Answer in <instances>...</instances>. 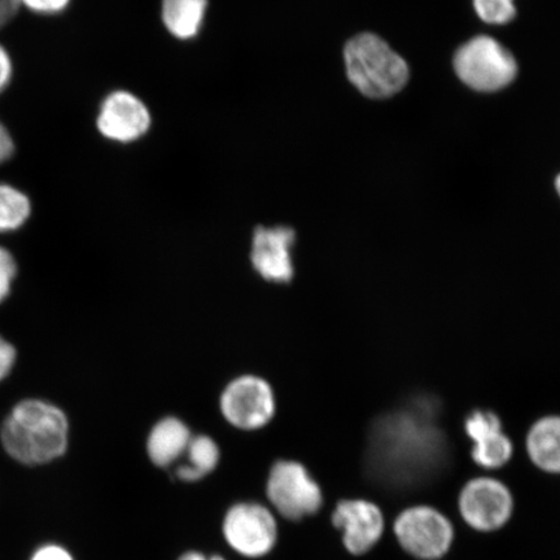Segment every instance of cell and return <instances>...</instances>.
<instances>
[{"label":"cell","instance_id":"obj_1","mask_svg":"<svg viewBox=\"0 0 560 560\" xmlns=\"http://www.w3.org/2000/svg\"><path fill=\"white\" fill-rule=\"evenodd\" d=\"M0 439L4 451L20 464H50L68 450V418L58 406L31 398L12 409L4 420Z\"/></svg>","mask_w":560,"mask_h":560},{"label":"cell","instance_id":"obj_2","mask_svg":"<svg viewBox=\"0 0 560 560\" xmlns=\"http://www.w3.org/2000/svg\"><path fill=\"white\" fill-rule=\"evenodd\" d=\"M345 58L350 82L373 100L400 93L409 81L406 61L375 34L355 35L346 46Z\"/></svg>","mask_w":560,"mask_h":560},{"label":"cell","instance_id":"obj_3","mask_svg":"<svg viewBox=\"0 0 560 560\" xmlns=\"http://www.w3.org/2000/svg\"><path fill=\"white\" fill-rule=\"evenodd\" d=\"M388 527L398 548L416 560L443 559L451 551L455 538L451 517L424 503L401 510Z\"/></svg>","mask_w":560,"mask_h":560},{"label":"cell","instance_id":"obj_4","mask_svg":"<svg viewBox=\"0 0 560 560\" xmlns=\"http://www.w3.org/2000/svg\"><path fill=\"white\" fill-rule=\"evenodd\" d=\"M457 516L468 529L494 534L514 515L515 500L510 487L497 475H475L457 494Z\"/></svg>","mask_w":560,"mask_h":560},{"label":"cell","instance_id":"obj_5","mask_svg":"<svg viewBox=\"0 0 560 560\" xmlns=\"http://www.w3.org/2000/svg\"><path fill=\"white\" fill-rule=\"evenodd\" d=\"M266 497L276 513L299 522L324 508V490L307 468L298 460L282 459L271 466L266 481Z\"/></svg>","mask_w":560,"mask_h":560},{"label":"cell","instance_id":"obj_6","mask_svg":"<svg viewBox=\"0 0 560 560\" xmlns=\"http://www.w3.org/2000/svg\"><path fill=\"white\" fill-rule=\"evenodd\" d=\"M454 68L462 82L481 93L509 86L517 74L514 56L487 35H480L462 46L455 54Z\"/></svg>","mask_w":560,"mask_h":560},{"label":"cell","instance_id":"obj_7","mask_svg":"<svg viewBox=\"0 0 560 560\" xmlns=\"http://www.w3.org/2000/svg\"><path fill=\"white\" fill-rule=\"evenodd\" d=\"M222 535L237 556L247 559L268 557L278 542L276 514L262 503L237 502L223 516Z\"/></svg>","mask_w":560,"mask_h":560},{"label":"cell","instance_id":"obj_8","mask_svg":"<svg viewBox=\"0 0 560 560\" xmlns=\"http://www.w3.org/2000/svg\"><path fill=\"white\" fill-rule=\"evenodd\" d=\"M331 524L341 536L342 549L353 558L370 555L388 527L383 509L365 497H347L336 502Z\"/></svg>","mask_w":560,"mask_h":560},{"label":"cell","instance_id":"obj_9","mask_svg":"<svg viewBox=\"0 0 560 560\" xmlns=\"http://www.w3.org/2000/svg\"><path fill=\"white\" fill-rule=\"evenodd\" d=\"M220 409L226 422L241 431H258L276 416L277 402L271 385L257 375H242L223 389Z\"/></svg>","mask_w":560,"mask_h":560},{"label":"cell","instance_id":"obj_10","mask_svg":"<svg viewBox=\"0 0 560 560\" xmlns=\"http://www.w3.org/2000/svg\"><path fill=\"white\" fill-rule=\"evenodd\" d=\"M464 431L471 441L468 457L478 471L500 472L515 457V444L495 411L474 409L465 418Z\"/></svg>","mask_w":560,"mask_h":560},{"label":"cell","instance_id":"obj_11","mask_svg":"<svg viewBox=\"0 0 560 560\" xmlns=\"http://www.w3.org/2000/svg\"><path fill=\"white\" fill-rule=\"evenodd\" d=\"M295 230L287 226L257 228L252 242L250 261L257 275L272 283H290L295 275L292 247Z\"/></svg>","mask_w":560,"mask_h":560},{"label":"cell","instance_id":"obj_12","mask_svg":"<svg viewBox=\"0 0 560 560\" xmlns=\"http://www.w3.org/2000/svg\"><path fill=\"white\" fill-rule=\"evenodd\" d=\"M150 124L145 105L126 91H116L105 97L96 120L97 130L103 137L121 143L142 137Z\"/></svg>","mask_w":560,"mask_h":560},{"label":"cell","instance_id":"obj_13","mask_svg":"<svg viewBox=\"0 0 560 560\" xmlns=\"http://www.w3.org/2000/svg\"><path fill=\"white\" fill-rule=\"evenodd\" d=\"M524 452L532 467L560 476V416L537 418L524 436Z\"/></svg>","mask_w":560,"mask_h":560},{"label":"cell","instance_id":"obj_14","mask_svg":"<svg viewBox=\"0 0 560 560\" xmlns=\"http://www.w3.org/2000/svg\"><path fill=\"white\" fill-rule=\"evenodd\" d=\"M191 439L190 429L179 418H163L152 427L147 439V454L156 467H171L186 454Z\"/></svg>","mask_w":560,"mask_h":560},{"label":"cell","instance_id":"obj_15","mask_svg":"<svg viewBox=\"0 0 560 560\" xmlns=\"http://www.w3.org/2000/svg\"><path fill=\"white\" fill-rule=\"evenodd\" d=\"M208 0H164V24L175 37L192 38L205 19Z\"/></svg>","mask_w":560,"mask_h":560},{"label":"cell","instance_id":"obj_16","mask_svg":"<svg viewBox=\"0 0 560 560\" xmlns=\"http://www.w3.org/2000/svg\"><path fill=\"white\" fill-rule=\"evenodd\" d=\"M186 454L190 464L180 466L177 470L178 479L184 482L200 481L220 465V446L207 435L192 436Z\"/></svg>","mask_w":560,"mask_h":560},{"label":"cell","instance_id":"obj_17","mask_svg":"<svg viewBox=\"0 0 560 560\" xmlns=\"http://www.w3.org/2000/svg\"><path fill=\"white\" fill-rule=\"evenodd\" d=\"M31 215L30 196L15 186L0 184V233L23 228Z\"/></svg>","mask_w":560,"mask_h":560},{"label":"cell","instance_id":"obj_18","mask_svg":"<svg viewBox=\"0 0 560 560\" xmlns=\"http://www.w3.org/2000/svg\"><path fill=\"white\" fill-rule=\"evenodd\" d=\"M474 7L488 24H508L516 16L514 0H474Z\"/></svg>","mask_w":560,"mask_h":560},{"label":"cell","instance_id":"obj_19","mask_svg":"<svg viewBox=\"0 0 560 560\" xmlns=\"http://www.w3.org/2000/svg\"><path fill=\"white\" fill-rule=\"evenodd\" d=\"M18 275V265L10 250L0 247V303L9 298L13 280Z\"/></svg>","mask_w":560,"mask_h":560},{"label":"cell","instance_id":"obj_20","mask_svg":"<svg viewBox=\"0 0 560 560\" xmlns=\"http://www.w3.org/2000/svg\"><path fill=\"white\" fill-rule=\"evenodd\" d=\"M72 0H20V7L40 16H54L65 12Z\"/></svg>","mask_w":560,"mask_h":560},{"label":"cell","instance_id":"obj_21","mask_svg":"<svg viewBox=\"0 0 560 560\" xmlns=\"http://www.w3.org/2000/svg\"><path fill=\"white\" fill-rule=\"evenodd\" d=\"M15 67L12 56L3 45H0V95L11 85Z\"/></svg>","mask_w":560,"mask_h":560},{"label":"cell","instance_id":"obj_22","mask_svg":"<svg viewBox=\"0 0 560 560\" xmlns=\"http://www.w3.org/2000/svg\"><path fill=\"white\" fill-rule=\"evenodd\" d=\"M16 349L0 336V381L9 376L16 362Z\"/></svg>","mask_w":560,"mask_h":560},{"label":"cell","instance_id":"obj_23","mask_svg":"<svg viewBox=\"0 0 560 560\" xmlns=\"http://www.w3.org/2000/svg\"><path fill=\"white\" fill-rule=\"evenodd\" d=\"M31 560H74L70 552L60 545L47 544L35 550Z\"/></svg>","mask_w":560,"mask_h":560},{"label":"cell","instance_id":"obj_24","mask_svg":"<svg viewBox=\"0 0 560 560\" xmlns=\"http://www.w3.org/2000/svg\"><path fill=\"white\" fill-rule=\"evenodd\" d=\"M16 143L11 131L0 121V165L10 161L15 155Z\"/></svg>","mask_w":560,"mask_h":560},{"label":"cell","instance_id":"obj_25","mask_svg":"<svg viewBox=\"0 0 560 560\" xmlns=\"http://www.w3.org/2000/svg\"><path fill=\"white\" fill-rule=\"evenodd\" d=\"M20 9V0H0V30L11 23Z\"/></svg>","mask_w":560,"mask_h":560},{"label":"cell","instance_id":"obj_26","mask_svg":"<svg viewBox=\"0 0 560 560\" xmlns=\"http://www.w3.org/2000/svg\"><path fill=\"white\" fill-rule=\"evenodd\" d=\"M177 560H226L222 556H206L205 552L190 550L184 552Z\"/></svg>","mask_w":560,"mask_h":560},{"label":"cell","instance_id":"obj_27","mask_svg":"<svg viewBox=\"0 0 560 560\" xmlns=\"http://www.w3.org/2000/svg\"><path fill=\"white\" fill-rule=\"evenodd\" d=\"M556 188H557V191L560 196V174L558 175L557 179H556Z\"/></svg>","mask_w":560,"mask_h":560}]
</instances>
